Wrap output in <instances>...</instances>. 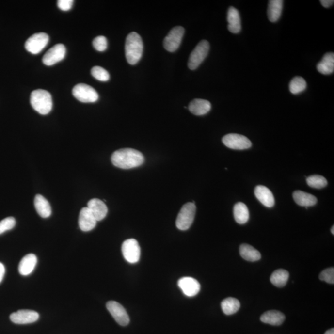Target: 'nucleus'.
<instances>
[{
	"label": "nucleus",
	"instance_id": "obj_28",
	"mask_svg": "<svg viewBox=\"0 0 334 334\" xmlns=\"http://www.w3.org/2000/svg\"><path fill=\"white\" fill-rule=\"evenodd\" d=\"M222 309L226 315H232L236 313L240 308V302L236 298L229 297L222 302Z\"/></svg>",
	"mask_w": 334,
	"mask_h": 334
},
{
	"label": "nucleus",
	"instance_id": "obj_3",
	"mask_svg": "<svg viewBox=\"0 0 334 334\" xmlns=\"http://www.w3.org/2000/svg\"><path fill=\"white\" fill-rule=\"evenodd\" d=\"M31 104L32 108L41 115H47L52 110L53 102L51 94L43 89H37L32 92Z\"/></svg>",
	"mask_w": 334,
	"mask_h": 334
},
{
	"label": "nucleus",
	"instance_id": "obj_24",
	"mask_svg": "<svg viewBox=\"0 0 334 334\" xmlns=\"http://www.w3.org/2000/svg\"><path fill=\"white\" fill-rule=\"evenodd\" d=\"M317 69L322 75H328L333 73L334 71V53L330 52L325 54L321 61L317 64Z\"/></svg>",
	"mask_w": 334,
	"mask_h": 334
},
{
	"label": "nucleus",
	"instance_id": "obj_36",
	"mask_svg": "<svg viewBox=\"0 0 334 334\" xmlns=\"http://www.w3.org/2000/svg\"><path fill=\"white\" fill-rule=\"evenodd\" d=\"M73 2V0H58L57 1L58 7L64 11L70 10L72 8Z\"/></svg>",
	"mask_w": 334,
	"mask_h": 334
},
{
	"label": "nucleus",
	"instance_id": "obj_10",
	"mask_svg": "<svg viewBox=\"0 0 334 334\" xmlns=\"http://www.w3.org/2000/svg\"><path fill=\"white\" fill-rule=\"evenodd\" d=\"M224 145L230 149L236 150L247 149L252 147V143L246 136L239 134H228L223 136Z\"/></svg>",
	"mask_w": 334,
	"mask_h": 334
},
{
	"label": "nucleus",
	"instance_id": "obj_31",
	"mask_svg": "<svg viewBox=\"0 0 334 334\" xmlns=\"http://www.w3.org/2000/svg\"><path fill=\"white\" fill-rule=\"evenodd\" d=\"M306 182L309 187L316 188V189H321L326 187L327 185L326 179L319 175H315L308 177Z\"/></svg>",
	"mask_w": 334,
	"mask_h": 334
},
{
	"label": "nucleus",
	"instance_id": "obj_33",
	"mask_svg": "<svg viewBox=\"0 0 334 334\" xmlns=\"http://www.w3.org/2000/svg\"><path fill=\"white\" fill-rule=\"evenodd\" d=\"M16 225V220L14 217H9L0 222V235L3 234L6 231L13 229Z\"/></svg>",
	"mask_w": 334,
	"mask_h": 334
},
{
	"label": "nucleus",
	"instance_id": "obj_39",
	"mask_svg": "<svg viewBox=\"0 0 334 334\" xmlns=\"http://www.w3.org/2000/svg\"><path fill=\"white\" fill-rule=\"evenodd\" d=\"M324 334H334V329H329V330L327 331Z\"/></svg>",
	"mask_w": 334,
	"mask_h": 334
},
{
	"label": "nucleus",
	"instance_id": "obj_17",
	"mask_svg": "<svg viewBox=\"0 0 334 334\" xmlns=\"http://www.w3.org/2000/svg\"><path fill=\"white\" fill-rule=\"evenodd\" d=\"M87 207L91 210L97 221H102L108 213L107 206L104 202L98 199H93L89 201L87 203Z\"/></svg>",
	"mask_w": 334,
	"mask_h": 334
},
{
	"label": "nucleus",
	"instance_id": "obj_26",
	"mask_svg": "<svg viewBox=\"0 0 334 334\" xmlns=\"http://www.w3.org/2000/svg\"><path fill=\"white\" fill-rule=\"evenodd\" d=\"M239 253L242 258L248 261H257L261 258V254L259 251L248 244H241L239 248Z\"/></svg>",
	"mask_w": 334,
	"mask_h": 334
},
{
	"label": "nucleus",
	"instance_id": "obj_18",
	"mask_svg": "<svg viewBox=\"0 0 334 334\" xmlns=\"http://www.w3.org/2000/svg\"><path fill=\"white\" fill-rule=\"evenodd\" d=\"M228 29L230 32L238 33L241 30L240 15L234 7H230L227 13Z\"/></svg>",
	"mask_w": 334,
	"mask_h": 334
},
{
	"label": "nucleus",
	"instance_id": "obj_13",
	"mask_svg": "<svg viewBox=\"0 0 334 334\" xmlns=\"http://www.w3.org/2000/svg\"><path fill=\"white\" fill-rule=\"evenodd\" d=\"M39 318V313L36 311L22 309L10 315V319L13 323L17 324H31L36 322Z\"/></svg>",
	"mask_w": 334,
	"mask_h": 334
},
{
	"label": "nucleus",
	"instance_id": "obj_22",
	"mask_svg": "<svg viewBox=\"0 0 334 334\" xmlns=\"http://www.w3.org/2000/svg\"><path fill=\"white\" fill-rule=\"evenodd\" d=\"M286 316L279 311L270 310L266 311L261 316V320L264 323L278 326L283 323Z\"/></svg>",
	"mask_w": 334,
	"mask_h": 334
},
{
	"label": "nucleus",
	"instance_id": "obj_35",
	"mask_svg": "<svg viewBox=\"0 0 334 334\" xmlns=\"http://www.w3.org/2000/svg\"><path fill=\"white\" fill-rule=\"evenodd\" d=\"M319 279L327 283L334 284V268H330L322 271L319 275Z\"/></svg>",
	"mask_w": 334,
	"mask_h": 334
},
{
	"label": "nucleus",
	"instance_id": "obj_12",
	"mask_svg": "<svg viewBox=\"0 0 334 334\" xmlns=\"http://www.w3.org/2000/svg\"><path fill=\"white\" fill-rule=\"evenodd\" d=\"M66 49L64 44H58L47 51L42 58V62L46 66H52L64 60L66 55Z\"/></svg>",
	"mask_w": 334,
	"mask_h": 334
},
{
	"label": "nucleus",
	"instance_id": "obj_8",
	"mask_svg": "<svg viewBox=\"0 0 334 334\" xmlns=\"http://www.w3.org/2000/svg\"><path fill=\"white\" fill-rule=\"evenodd\" d=\"M122 251L123 257L129 263L135 264L140 261L141 248L135 239H128L123 242Z\"/></svg>",
	"mask_w": 334,
	"mask_h": 334
},
{
	"label": "nucleus",
	"instance_id": "obj_7",
	"mask_svg": "<svg viewBox=\"0 0 334 334\" xmlns=\"http://www.w3.org/2000/svg\"><path fill=\"white\" fill-rule=\"evenodd\" d=\"M48 35L46 33H35L29 38L25 43L26 50L33 55L38 54L44 50L48 44Z\"/></svg>",
	"mask_w": 334,
	"mask_h": 334
},
{
	"label": "nucleus",
	"instance_id": "obj_9",
	"mask_svg": "<svg viewBox=\"0 0 334 334\" xmlns=\"http://www.w3.org/2000/svg\"><path fill=\"white\" fill-rule=\"evenodd\" d=\"M185 29L181 26H176L170 31L169 34L163 40V46L170 52H174L180 47Z\"/></svg>",
	"mask_w": 334,
	"mask_h": 334
},
{
	"label": "nucleus",
	"instance_id": "obj_27",
	"mask_svg": "<svg viewBox=\"0 0 334 334\" xmlns=\"http://www.w3.org/2000/svg\"><path fill=\"white\" fill-rule=\"evenodd\" d=\"M234 215L235 221L239 224H244L247 223L250 217L247 206L243 203H238L234 208Z\"/></svg>",
	"mask_w": 334,
	"mask_h": 334
},
{
	"label": "nucleus",
	"instance_id": "obj_40",
	"mask_svg": "<svg viewBox=\"0 0 334 334\" xmlns=\"http://www.w3.org/2000/svg\"><path fill=\"white\" fill-rule=\"evenodd\" d=\"M334 226H332V228H331V233H332V234H333V235H334Z\"/></svg>",
	"mask_w": 334,
	"mask_h": 334
},
{
	"label": "nucleus",
	"instance_id": "obj_29",
	"mask_svg": "<svg viewBox=\"0 0 334 334\" xmlns=\"http://www.w3.org/2000/svg\"><path fill=\"white\" fill-rule=\"evenodd\" d=\"M289 278L288 271L284 270H278L272 273L270 277V282L277 287L282 288L286 286Z\"/></svg>",
	"mask_w": 334,
	"mask_h": 334
},
{
	"label": "nucleus",
	"instance_id": "obj_19",
	"mask_svg": "<svg viewBox=\"0 0 334 334\" xmlns=\"http://www.w3.org/2000/svg\"><path fill=\"white\" fill-rule=\"evenodd\" d=\"M37 263L36 255L33 254H29L25 255L21 259L19 264L18 270L20 274L23 276H27L31 274L34 270Z\"/></svg>",
	"mask_w": 334,
	"mask_h": 334
},
{
	"label": "nucleus",
	"instance_id": "obj_4",
	"mask_svg": "<svg viewBox=\"0 0 334 334\" xmlns=\"http://www.w3.org/2000/svg\"><path fill=\"white\" fill-rule=\"evenodd\" d=\"M196 211V207L194 203L185 204L181 208L178 217H177L176 227L179 230L183 231L189 229L190 226L193 223Z\"/></svg>",
	"mask_w": 334,
	"mask_h": 334
},
{
	"label": "nucleus",
	"instance_id": "obj_21",
	"mask_svg": "<svg viewBox=\"0 0 334 334\" xmlns=\"http://www.w3.org/2000/svg\"><path fill=\"white\" fill-rule=\"evenodd\" d=\"M293 198L298 205L306 208L315 206L318 201L317 198L313 195L299 190L293 192Z\"/></svg>",
	"mask_w": 334,
	"mask_h": 334
},
{
	"label": "nucleus",
	"instance_id": "obj_2",
	"mask_svg": "<svg viewBox=\"0 0 334 334\" xmlns=\"http://www.w3.org/2000/svg\"><path fill=\"white\" fill-rule=\"evenodd\" d=\"M143 51V43L140 35L135 32L130 33L125 43V55L128 64H138L142 57Z\"/></svg>",
	"mask_w": 334,
	"mask_h": 334
},
{
	"label": "nucleus",
	"instance_id": "obj_15",
	"mask_svg": "<svg viewBox=\"0 0 334 334\" xmlns=\"http://www.w3.org/2000/svg\"><path fill=\"white\" fill-rule=\"evenodd\" d=\"M97 220L92 214L89 208L84 207L80 210L79 216V226L83 232H89L97 225Z\"/></svg>",
	"mask_w": 334,
	"mask_h": 334
},
{
	"label": "nucleus",
	"instance_id": "obj_16",
	"mask_svg": "<svg viewBox=\"0 0 334 334\" xmlns=\"http://www.w3.org/2000/svg\"><path fill=\"white\" fill-rule=\"evenodd\" d=\"M254 194L256 198L267 207H272L275 205V199L272 192L268 188L259 185L255 187Z\"/></svg>",
	"mask_w": 334,
	"mask_h": 334
},
{
	"label": "nucleus",
	"instance_id": "obj_38",
	"mask_svg": "<svg viewBox=\"0 0 334 334\" xmlns=\"http://www.w3.org/2000/svg\"><path fill=\"white\" fill-rule=\"evenodd\" d=\"M4 273H5V268L1 262H0V283L3 279Z\"/></svg>",
	"mask_w": 334,
	"mask_h": 334
},
{
	"label": "nucleus",
	"instance_id": "obj_5",
	"mask_svg": "<svg viewBox=\"0 0 334 334\" xmlns=\"http://www.w3.org/2000/svg\"><path fill=\"white\" fill-rule=\"evenodd\" d=\"M210 46L207 40H202L195 47L190 56L188 60V67L191 70L198 68L199 65L205 60L209 51Z\"/></svg>",
	"mask_w": 334,
	"mask_h": 334
},
{
	"label": "nucleus",
	"instance_id": "obj_25",
	"mask_svg": "<svg viewBox=\"0 0 334 334\" xmlns=\"http://www.w3.org/2000/svg\"><path fill=\"white\" fill-rule=\"evenodd\" d=\"M284 1L282 0H270L269 2L268 16L270 21L275 22L281 16L283 10Z\"/></svg>",
	"mask_w": 334,
	"mask_h": 334
},
{
	"label": "nucleus",
	"instance_id": "obj_30",
	"mask_svg": "<svg viewBox=\"0 0 334 334\" xmlns=\"http://www.w3.org/2000/svg\"><path fill=\"white\" fill-rule=\"evenodd\" d=\"M307 84L306 80L304 78L297 76L293 78L291 80L290 85H289V89L291 94H298L305 91L306 89Z\"/></svg>",
	"mask_w": 334,
	"mask_h": 334
},
{
	"label": "nucleus",
	"instance_id": "obj_20",
	"mask_svg": "<svg viewBox=\"0 0 334 334\" xmlns=\"http://www.w3.org/2000/svg\"><path fill=\"white\" fill-rule=\"evenodd\" d=\"M188 109L191 113L195 115H204L209 112L211 109V104L208 100L197 98L190 102Z\"/></svg>",
	"mask_w": 334,
	"mask_h": 334
},
{
	"label": "nucleus",
	"instance_id": "obj_37",
	"mask_svg": "<svg viewBox=\"0 0 334 334\" xmlns=\"http://www.w3.org/2000/svg\"><path fill=\"white\" fill-rule=\"evenodd\" d=\"M320 2L324 8H327L331 7V6L333 5L334 3V0H321Z\"/></svg>",
	"mask_w": 334,
	"mask_h": 334
},
{
	"label": "nucleus",
	"instance_id": "obj_32",
	"mask_svg": "<svg viewBox=\"0 0 334 334\" xmlns=\"http://www.w3.org/2000/svg\"><path fill=\"white\" fill-rule=\"evenodd\" d=\"M91 75L96 80L102 82L108 81L110 75L108 71L100 66H94L91 69Z\"/></svg>",
	"mask_w": 334,
	"mask_h": 334
},
{
	"label": "nucleus",
	"instance_id": "obj_1",
	"mask_svg": "<svg viewBox=\"0 0 334 334\" xmlns=\"http://www.w3.org/2000/svg\"><path fill=\"white\" fill-rule=\"evenodd\" d=\"M111 160L115 167L122 169H130L140 167L144 162L141 152L131 148L118 150L112 154Z\"/></svg>",
	"mask_w": 334,
	"mask_h": 334
},
{
	"label": "nucleus",
	"instance_id": "obj_11",
	"mask_svg": "<svg viewBox=\"0 0 334 334\" xmlns=\"http://www.w3.org/2000/svg\"><path fill=\"white\" fill-rule=\"evenodd\" d=\"M107 309L113 316L114 319L122 326H127L129 323L130 319L126 309L115 301H109L106 304Z\"/></svg>",
	"mask_w": 334,
	"mask_h": 334
},
{
	"label": "nucleus",
	"instance_id": "obj_6",
	"mask_svg": "<svg viewBox=\"0 0 334 334\" xmlns=\"http://www.w3.org/2000/svg\"><path fill=\"white\" fill-rule=\"evenodd\" d=\"M73 95L83 103H94L98 99V94L93 87L85 84L76 85L73 89Z\"/></svg>",
	"mask_w": 334,
	"mask_h": 334
},
{
	"label": "nucleus",
	"instance_id": "obj_23",
	"mask_svg": "<svg viewBox=\"0 0 334 334\" xmlns=\"http://www.w3.org/2000/svg\"><path fill=\"white\" fill-rule=\"evenodd\" d=\"M34 206L37 212L42 218H48L51 214L50 203L42 195L37 194L35 197Z\"/></svg>",
	"mask_w": 334,
	"mask_h": 334
},
{
	"label": "nucleus",
	"instance_id": "obj_14",
	"mask_svg": "<svg viewBox=\"0 0 334 334\" xmlns=\"http://www.w3.org/2000/svg\"><path fill=\"white\" fill-rule=\"evenodd\" d=\"M178 286L184 294L188 297L198 295L201 290V285L198 280L190 277L181 278L178 280Z\"/></svg>",
	"mask_w": 334,
	"mask_h": 334
},
{
	"label": "nucleus",
	"instance_id": "obj_34",
	"mask_svg": "<svg viewBox=\"0 0 334 334\" xmlns=\"http://www.w3.org/2000/svg\"><path fill=\"white\" fill-rule=\"evenodd\" d=\"M93 45L94 48L98 51H104L107 48V40L104 36H98L94 39Z\"/></svg>",
	"mask_w": 334,
	"mask_h": 334
}]
</instances>
